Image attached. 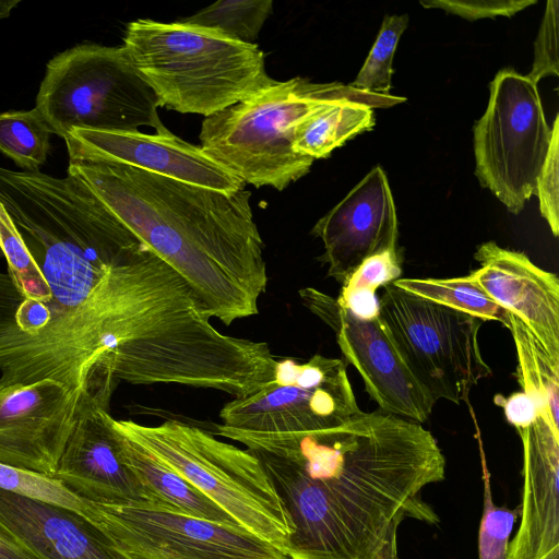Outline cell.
<instances>
[{
  "label": "cell",
  "mask_w": 559,
  "mask_h": 559,
  "mask_svg": "<svg viewBox=\"0 0 559 559\" xmlns=\"http://www.w3.org/2000/svg\"><path fill=\"white\" fill-rule=\"evenodd\" d=\"M0 202L50 290L27 300L0 272L1 386L226 383L242 341L217 331L183 277L81 179L0 166Z\"/></svg>",
  "instance_id": "6da1fadb"
},
{
  "label": "cell",
  "mask_w": 559,
  "mask_h": 559,
  "mask_svg": "<svg viewBox=\"0 0 559 559\" xmlns=\"http://www.w3.org/2000/svg\"><path fill=\"white\" fill-rule=\"evenodd\" d=\"M262 464L289 518V559H377L405 518L438 522L421 499L445 477V457L421 424L362 411L308 432H259L215 424Z\"/></svg>",
  "instance_id": "7a4b0ae2"
},
{
  "label": "cell",
  "mask_w": 559,
  "mask_h": 559,
  "mask_svg": "<svg viewBox=\"0 0 559 559\" xmlns=\"http://www.w3.org/2000/svg\"><path fill=\"white\" fill-rule=\"evenodd\" d=\"M67 173L183 277L205 317L229 325L259 312L267 272L249 191H218L114 163H69Z\"/></svg>",
  "instance_id": "3957f363"
},
{
  "label": "cell",
  "mask_w": 559,
  "mask_h": 559,
  "mask_svg": "<svg viewBox=\"0 0 559 559\" xmlns=\"http://www.w3.org/2000/svg\"><path fill=\"white\" fill-rule=\"evenodd\" d=\"M122 46L159 106L181 114L212 116L275 81L258 45L179 21L130 22Z\"/></svg>",
  "instance_id": "277c9868"
},
{
  "label": "cell",
  "mask_w": 559,
  "mask_h": 559,
  "mask_svg": "<svg viewBox=\"0 0 559 559\" xmlns=\"http://www.w3.org/2000/svg\"><path fill=\"white\" fill-rule=\"evenodd\" d=\"M344 100L374 108L390 107L405 98L365 93L341 83H313L299 76L275 80L253 96L205 117L200 147L245 183L281 191L308 174L313 163L294 148L297 126Z\"/></svg>",
  "instance_id": "5b68a950"
},
{
  "label": "cell",
  "mask_w": 559,
  "mask_h": 559,
  "mask_svg": "<svg viewBox=\"0 0 559 559\" xmlns=\"http://www.w3.org/2000/svg\"><path fill=\"white\" fill-rule=\"evenodd\" d=\"M116 427L224 510L246 532L287 555L293 527L270 477L247 449L197 426L168 419Z\"/></svg>",
  "instance_id": "8992f818"
},
{
  "label": "cell",
  "mask_w": 559,
  "mask_h": 559,
  "mask_svg": "<svg viewBox=\"0 0 559 559\" xmlns=\"http://www.w3.org/2000/svg\"><path fill=\"white\" fill-rule=\"evenodd\" d=\"M158 106L123 46L81 44L48 61L35 109L61 138L73 128L134 132L150 127L170 133Z\"/></svg>",
  "instance_id": "52a82bcc"
},
{
  "label": "cell",
  "mask_w": 559,
  "mask_h": 559,
  "mask_svg": "<svg viewBox=\"0 0 559 559\" xmlns=\"http://www.w3.org/2000/svg\"><path fill=\"white\" fill-rule=\"evenodd\" d=\"M379 322L418 385L436 403L467 402L472 389L491 374L478 333L484 320L395 286H384Z\"/></svg>",
  "instance_id": "ba28073f"
},
{
  "label": "cell",
  "mask_w": 559,
  "mask_h": 559,
  "mask_svg": "<svg viewBox=\"0 0 559 559\" xmlns=\"http://www.w3.org/2000/svg\"><path fill=\"white\" fill-rule=\"evenodd\" d=\"M550 140L537 84L509 69L498 72L474 127L475 173L511 213L535 194Z\"/></svg>",
  "instance_id": "9c48e42d"
},
{
  "label": "cell",
  "mask_w": 559,
  "mask_h": 559,
  "mask_svg": "<svg viewBox=\"0 0 559 559\" xmlns=\"http://www.w3.org/2000/svg\"><path fill=\"white\" fill-rule=\"evenodd\" d=\"M347 362L320 354L275 359L273 377L255 392L226 403L222 424L259 432H308L336 427L360 413Z\"/></svg>",
  "instance_id": "30bf717a"
},
{
  "label": "cell",
  "mask_w": 559,
  "mask_h": 559,
  "mask_svg": "<svg viewBox=\"0 0 559 559\" xmlns=\"http://www.w3.org/2000/svg\"><path fill=\"white\" fill-rule=\"evenodd\" d=\"M100 506L102 532L132 559H289L239 526L150 503Z\"/></svg>",
  "instance_id": "8fae6325"
},
{
  "label": "cell",
  "mask_w": 559,
  "mask_h": 559,
  "mask_svg": "<svg viewBox=\"0 0 559 559\" xmlns=\"http://www.w3.org/2000/svg\"><path fill=\"white\" fill-rule=\"evenodd\" d=\"M302 304L335 334L347 364L360 373L380 411L419 424L436 404L409 373L383 331L379 317L359 318L336 299L312 287L299 290Z\"/></svg>",
  "instance_id": "7c38bea8"
},
{
  "label": "cell",
  "mask_w": 559,
  "mask_h": 559,
  "mask_svg": "<svg viewBox=\"0 0 559 559\" xmlns=\"http://www.w3.org/2000/svg\"><path fill=\"white\" fill-rule=\"evenodd\" d=\"M117 384L86 390L78 420L52 478L79 497L99 504L150 503L122 459L109 413Z\"/></svg>",
  "instance_id": "4fadbf2b"
},
{
  "label": "cell",
  "mask_w": 559,
  "mask_h": 559,
  "mask_svg": "<svg viewBox=\"0 0 559 559\" xmlns=\"http://www.w3.org/2000/svg\"><path fill=\"white\" fill-rule=\"evenodd\" d=\"M81 396L49 379L0 385V463L53 477Z\"/></svg>",
  "instance_id": "5bb4252c"
},
{
  "label": "cell",
  "mask_w": 559,
  "mask_h": 559,
  "mask_svg": "<svg viewBox=\"0 0 559 559\" xmlns=\"http://www.w3.org/2000/svg\"><path fill=\"white\" fill-rule=\"evenodd\" d=\"M64 141L69 163H114L224 192L245 182L211 158L200 146L174 135L140 131L114 132L73 128Z\"/></svg>",
  "instance_id": "9a60e30c"
},
{
  "label": "cell",
  "mask_w": 559,
  "mask_h": 559,
  "mask_svg": "<svg viewBox=\"0 0 559 559\" xmlns=\"http://www.w3.org/2000/svg\"><path fill=\"white\" fill-rule=\"evenodd\" d=\"M311 234L323 242L318 260L342 285L368 258L397 249L396 211L382 168L373 167L316 223Z\"/></svg>",
  "instance_id": "2e32d148"
},
{
  "label": "cell",
  "mask_w": 559,
  "mask_h": 559,
  "mask_svg": "<svg viewBox=\"0 0 559 559\" xmlns=\"http://www.w3.org/2000/svg\"><path fill=\"white\" fill-rule=\"evenodd\" d=\"M479 267L469 274L500 307L519 318L559 361V278L526 254L487 241L474 254Z\"/></svg>",
  "instance_id": "e0dca14e"
},
{
  "label": "cell",
  "mask_w": 559,
  "mask_h": 559,
  "mask_svg": "<svg viewBox=\"0 0 559 559\" xmlns=\"http://www.w3.org/2000/svg\"><path fill=\"white\" fill-rule=\"evenodd\" d=\"M0 536L37 559H132L81 515L3 489Z\"/></svg>",
  "instance_id": "ac0fdd59"
},
{
  "label": "cell",
  "mask_w": 559,
  "mask_h": 559,
  "mask_svg": "<svg viewBox=\"0 0 559 559\" xmlns=\"http://www.w3.org/2000/svg\"><path fill=\"white\" fill-rule=\"evenodd\" d=\"M515 429L523 449V489L508 559H542L559 547V431L540 416Z\"/></svg>",
  "instance_id": "d6986e66"
},
{
  "label": "cell",
  "mask_w": 559,
  "mask_h": 559,
  "mask_svg": "<svg viewBox=\"0 0 559 559\" xmlns=\"http://www.w3.org/2000/svg\"><path fill=\"white\" fill-rule=\"evenodd\" d=\"M112 423L119 436L124 464L143 487L150 504L212 522L238 526L224 510L183 477L122 433L116 427L115 418Z\"/></svg>",
  "instance_id": "ffe728a7"
},
{
  "label": "cell",
  "mask_w": 559,
  "mask_h": 559,
  "mask_svg": "<svg viewBox=\"0 0 559 559\" xmlns=\"http://www.w3.org/2000/svg\"><path fill=\"white\" fill-rule=\"evenodd\" d=\"M508 330L516 349L518 382L540 417L559 431V361L552 359L525 324L509 312Z\"/></svg>",
  "instance_id": "44dd1931"
},
{
  "label": "cell",
  "mask_w": 559,
  "mask_h": 559,
  "mask_svg": "<svg viewBox=\"0 0 559 559\" xmlns=\"http://www.w3.org/2000/svg\"><path fill=\"white\" fill-rule=\"evenodd\" d=\"M374 123L370 105L354 100L334 103L297 126L294 148L313 160L325 158L350 138L372 129Z\"/></svg>",
  "instance_id": "7402d4cb"
},
{
  "label": "cell",
  "mask_w": 559,
  "mask_h": 559,
  "mask_svg": "<svg viewBox=\"0 0 559 559\" xmlns=\"http://www.w3.org/2000/svg\"><path fill=\"white\" fill-rule=\"evenodd\" d=\"M399 288L484 321L509 325V312L497 305L468 275L451 278H397Z\"/></svg>",
  "instance_id": "603a6c76"
},
{
  "label": "cell",
  "mask_w": 559,
  "mask_h": 559,
  "mask_svg": "<svg viewBox=\"0 0 559 559\" xmlns=\"http://www.w3.org/2000/svg\"><path fill=\"white\" fill-rule=\"evenodd\" d=\"M50 134L35 108L0 112V152L23 171H39L50 151Z\"/></svg>",
  "instance_id": "cb8c5ba5"
},
{
  "label": "cell",
  "mask_w": 559,
  "mask_h": 559,
  "mask_svg": "<svg viewBox=\"0 0 559 559\" xmlns=\"http://www.w3.org/2000/svg\"><path fill=\"white\" fill-rule=\"evenodd\" d=\"M0 489L72 511L102 528L104 511L99 503L85 500L60 481L31 471L0 463Z\"/></svg>",
  "instance_id": "d4e9b609"
},
{
  "label": "cell",
  "mask_w": 559,
  "mask_h": 559,
  "mask_svg": "<svg viewBox=\"0 0 559 559\" xmlns=\"http://www.w3.org/2000/svg\"><path fill=\"white\" fill-rule=\"evenodd\" d=\"M273 11L271 0H221L179 22L222 32L247 44H253Z\"/></svg>",
  "instance_id": "484cf974"
},
{
  "label": "cell",
  "mask_w": 559,
  "mask_h": 559,
  "mask_svg": "<svg viewBox=\"0 0 559 559\" xmlns=\"http://www.w3.org/2000/svg\"><path fill=\"white\" fill-rule=\"evenodd\" d=\"M0 253L7 260V273L23 298L37 302H47L50 299L49 287L39 267L1 202Z\"/></svg>",
  "instance_id": "4316f807"
},
{
  "label": "cell",
  "mask_w": 559,
  "mask_h": 559,
  "mask_svg": "<svg viewBox=\"0 0 559 559\" xmlns=\"http://www.w3.org/2000/svg\"><path fill=\"white\" fill-rule=\"evenodd\" d=\"M408 16L386 15L378 37L356 79L349 84L354 90L389 95L392 86V63L397 41L405 31Z\"/></svg>",
  "instance_id": "83f0119b"
},
{
  "label": "cell",
  "mask_w": 559,
  "mask_h": 559,
  "mask_svg": "<svg viewBox=\"0 0 559 559\" xmlns=\"http://www.w3.org/2000/svg\"><path fill=\"white\" fill-rule=\"evenodd\" d=\"M484 509L478 535L479 559H508L510 536L520 516V507H497L492 500L490 475L483 462Z\"/></svg>",
  "instance_id": "f1b7e54d"
},
{
  "label": "cell",
  "mask_w": 559,
  "mask_h": 559,
  "mask_svg": "<svg viewBox=\"0 0 559 559\" xmlns=\"http://www.w3.org/2000/svg\"><path fill=\"white\" fill-rule=\"evenodd\" d=\"M559 117L551 127V140L536 182L539 210L555 237L559 234Z\"/></svg>",
  "instance_id": "f546056e"
},
{
  "label": "cell",
  "mask_w": 559,
  "mask_h": 559,
  "mask_svg": "<svg viewBox=\"0 0 559 559\" xmlns=\"http://www.w3.org/2000/svg\"><path fill=\"white\" fill-rule=\"evenodd\" d=\"M558 21L559 3L550 0L534 45V62L531 72L526 75L535 84L540 79L559 74L558 59Z\"/></svg>",
  "instance_id": "4dcf8cb0"
},
{
  "label": "cell",
  "mask_w": 559,
  "mask_h": 559,
  "mask_svg": "<svg viewBox=\"0 0 559 559\" xmlns=\"http://www.w3.org/2000/svg\"><path fill=\"white\" fill-rule=\"evenodd\" d=\"M402 274V259L397 249L385 251L365 260L350 277L342 285V289H368L376 292L386 286Z\"/></svg>",
  "instance_id": "1f68e13d"
},
{
  "label": "cell",
  "mask_w": 559,
  "mask_h": 559,
  "mask_svg": "<svg viewBox=\"0 0 559 559\" xmlns=\"http://www.w3.org/2000/svg\"><path fill=\"white\" fill-rule=\"evenodd\" d=\"M535 0H427L420 4L429 9H442L468 21L498 15L512 16Z\"/></svg>",
  "instance_id": "d6a6232c"
},
{
  "label": "cell",
  "mask_w": 559,
  "mask_h": 559,
  "mask_svg": "<svg viewBox=\"0 0 559 559\" xmlns=\"http://www.w3.org/2000/svg\"><path fill=\"white\" fill-rule=\"evenodd\" d=\"M495 403L503 409L504 416L513 427H525L540 416L535 402L524 392H515L509 396L496 394Z\"/></svg>",
  "instance_id": "836d02e7"
},
{
  "label": "cell",
  "mask_w": 559,
  "mask_h": 559,
  "mask_svg": "<svg viewBox=\"0 0 559 559\" xmlns=\"http://www.w3.org/2000/svg\"><path fill=\"white\" fill-rule=\"evenodd\" d=\"M0 559H37L20 546L0 536Z\"/></svg>",
  "instance_id": "e575fe53"
},
{
  "label": "cell",
  "mask_w": 559,
  "mask_h": 559,
  "mask_svg": "<svg viewBox=\"0 0 559 559\" xmlns=\"http://www.w3.org/2000/svg\"><path fill=\"white\" fill-rule=\"evenodd\" d=\"M399 525L391 527L386 540L381 547L377 559H399L396 549V532Z\"/></svg>",
  "instance_id": "d590c367"
},
{
  "label": "cell",
  "mask_w": 559,
  "mask_h": 559,
  "mask_svg": "<svg viewBox=\"0 0 559 559\" xmlns=\"http://www.w3.org/2000/svg\"><path fill=\"white\" fill-rule=\"evenodd\" d=\"M20 2L21 0H0V20L9 17Z\"/></svg>",
  "instance_id": "8d00e7d4"
},
{
  "label": "cell",
  "mask_w": 559,
  "mask_h": 559,
  "mask_svg": "<svg viewBox=\"0 0 559 559\" xmlns=\"http://www.w3.org/2000/svg\"><path fill=\"white\" fill-rule=\"evenodd\" d=\"M542 559H559V547L552 549L548 555H546Z\"/></svg>",
  "instance_id": "74e56055"
}]
</instances>
